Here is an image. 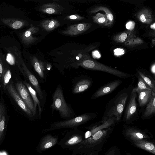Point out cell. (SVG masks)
Here are the masks:
<instances>
[{"label":"cell","instance_id":"6da1fadb","mask_svg":"<svg viewBox=\"0 0 155 155\" xmlns=\"http://www.w3.org/2000/svg\"><path fill=\"white\" fill-rule=\"evenodd\" d=\"M132 86L121 90L107 104L102 119V123L108 119L114 117L119 121L123 114L126 104L131 93Z\"/></svg>","mask_w":155,"mask_h":155},{"label":"cell","instance_id":"7a4b0ae2","mask_svg":"<svg viewBox=\"0 0 155 155\" xmlns=\"http://www.w3.org/2000/svg\"><path fill=\"white\" fill-rule=\"evenodd\" d=\"M97 115L94 113H87L68 120L54 122L50 125L42 133L52 130L66 128H72L82 125L95 118Z\"/></svg>","mask_w":155,"mask_h":155},{"label":"cell","instance_id":"3957f363","mask_svg":"<svg viewBox=\"0 0 155 155\" xmlns=\"http://www.w3.org/2000/svg\"><path fill=\"white\" fill-rule=\"evenodd\" d=\"M77 64L78 66H81L86 69L103 71L122 79L132 77V75L131 74L89 58L84 59L78 63Z\"/></svg>","mask_w":155,"mask_h":155},{"label":"cell","instance_id":"277c9868","mask_svg":"<svg viewBox=\"0 0 155 155\" xmlns=\"http://www.w3.org/2000/svg\"><path fill=\"white\" fill-rule=\"evenodd\" d=\"M52 108L58 111L61 118L66 119L73 115V113L70 107L66 102L64 97L61 87L58 86L52 97Z\"/></svg>","mask_w":155,"mask_h":155},{"label":"cell","instance_id":"5b68a950","mask_svg":"<svg viewBox=\"0 0 155 155\" xmlns=\"http://www.w3.org/2000/svg\"><path fill=\"white\" fill-rule=\"evenodd\" d=\"M15 88L20 97L34 116L36 112L35 110L34 102L25 84L21 81L17 82L15 84Z\"/></svg>","mask_w":155,"mask_h":155},{"label":"cell","instance_id":"8992f818","mask_svg":"<svg viewBox=\"0 0 155 155\" xmlns=\"http://www.w3.org/2000/svg\"><path fill=\"white\" fill-rule=\"evenodd\" d=\"M137 97L136 92H131L124 115L123 120L126 122H129L137 116Z\"/></svg>","mask_w":155,"mask_h":155},{"label":"cell","instance_id":"52a82bcc","mask_svg":"<svg viewBox=\"0 0 155 155\" xmlns=\"http://www.w3.org/2000/svg\"><path fill=\"white\" fill-rule=\"evenodd\" d=\"M17 66L23 74L28 80L32 86L35 89L40 99L42 100L44 98L43 94L36 77L28 70L23 61Z\"/></svg>","mask_w":155,"mask_h":155},{"label":"cell","instance_id":"ba28073f","mask_svg":"<svg viewBox=\"0 0 155 155\" xmlns=\"http://www.w3.org/2000/svg\"><path fill=\"white\" fill-rule=\"evenodd\" d=\"M7 90L10 96L21 109L29 117H34L31 111L27 107L17 92L13 83H11L7 87Z\"/></svg>","mask_w":155,"mask_h":155},{"label":"cell","instance_id":"9c48e42d","mask_svg":"<svg viewBox=\"0 0 155 155\" xmlns=\"http://www.w3.org/2000/svg\"><path fill=\"white\" fill-rule=\"evenodd\" d=\"M108 130H100L78 144L79 150L89 148L95 145L106 134Z\"/></svg>","mask_w":155,"mask_h":155},{"label":"cell","instance_id":"30bf717a","mask_svg":"<svg viewBox=\"0 0 155 155\" xmlns=\"http://www.w3.org/2000/svg\"><path fill=\"white\" fill-rule=\"evenodd\" d=\"M122 83L120 80L110 81L98 89L92 95L91 99H95L109 94L117 89Z\"/></svg>","mask_w":155,"mask_h":155},{"label":"cell","instance_id":"8fae6325","mask_svg":"<svg viewBox=\"0 0 155 155\" xmlns=\"http://www.w3.org/2000/svg\"><path fill=\"white\" fill-rule=\"evenodd\" d=\"M6 59L10 64L17 66L20 64L23 61L20 51L16 46L7 48Z\"/></svg>","mask_w":155,"mask_h":155},{"label":"cell","instance_id":"7c38bea8","mask_svg":"<svg viewBox=\"0 0 155 155\" xmlns=\"http://www.w3.org/2000/svg\"><path fill=\"white\" fill-rule=\"evenodd\" d=\"M91 26V24L88 23L74 24L68 27L62 32L64 35H76L85 32L89 29Z\"/></svg>","mask_w":155,"mask_h":155},{"label":"cell","instance_id":"4fadbf2b","mask_svg":"<svg viewBox=\"0 0 155 155\" xmlns=\"http://www.w3.org/2000/svg\"><path fill=\"white\" fill-rule=\"evenodd\" d=\"M39 31V28L38 27L31 24L30 27L20 35V38L22 43L28 45L35 42L38 38L34 37L33 35L38 32Z\"/></svg>","mask_w":155,"mask_h":155},{"label":"cell","instance_id":"5bb4252c","mask_svg":"<svg viewBox=\"0 0 155 155\" xmlns=\"http://www.w3.org/2000/svg\"><path fill=\"white\" fill-rule=\"evenodd\" d=\"M2 23L12 28L17 29L28 25L26 20L15 18H8L1 19Z\"/></svg>","mask_w":155,"mask_h":155},{"label":"cell","instance_id":"9a60e30c","mask_svg":"<svg viewBox=\"0 0 155 155\" xmlns=\"http://www.w3.org/2000/svg\"><path fill=\"white\" fill-rule=\"evenodd\" d=\"M63 9L61 5L54 2L44 4L40 8V10L42 12L50 14H60Z\"/></svg>","mask_w":155,"mask_h":155},{"label":"cell","instance_id":"2e32d148","mask_svg":"<svg viewBox=\"0 0 155 155\" xmlns=\"http://www.w3.org/2000/svg\"><path fill=\"white\" fill-rule=\"evenodd\" d=\"M141 117L142 119H147L152 117L155 114V92L152 91L151 98Z\"/></svg>","mask_w":155,"mask_h":155},{"label":"cell","instance_id":"e0dca14e","mask_svg":"<svg viewBox=\"0 0 155 155\" xmlns=\"http://www.w3.org/2000/svg\"><path fill=\"white\" fill-rule=\"evenodd\" d=\"M115 118L111 117L108 119L103 122V124L98 126L90 130L87 131L85 134V139H87L98 131L107 128L116 122Z\"/></svg>","mask_w":155,"mask_h":155},{"label":"cell","instance_id":"ac0fdd59","mask_svg":"<svg viewBox=\"0 0 155 155\" xmlns=\"http://www.w3.org/2000/svg\"><path fill=\"white\" fill-rule=\"evenodd\" d=\"M58 138L50 134L44 136L42 139L39 145L41 150H45L54 145L57 143Z\"/></svg>","mask_w":155,"mask_h":155},{"label":"cell","instance_id":"d6986e66","mask_svg":"<svg viewBox=\"0 0 155 155\" xmlns=\"http://www.w3.org/2000/svg\"><path fill=\"white\" fill-rule=\"evenodd\" d=\"M30 61L35 71L42 79L45 78V68L43 62L34 56L30 58Z\"/></svg>","mask_w":155,"mask_h":155},{"label":"cell","instance_id":"ffe728a7","mask_svg":"<svg viewBox=\"0 0 155 155\" xmlns=\"http://www.w3.org/2000/svg\"><path fill=\"white\" fill-rule=\"evenodd\" d=\"M138 95L139 105L142 107L146 105L150 101L152 91L147 89L139 91L136 92Z\"/></svg>","mask_w":155,"mask_h":155},{"label":"cell","instance_id":"44dd1931","mask_svg":"<svg viewBox=\"0 0 155 155\" xmlns=\"http://www.w3.org/2000/svg\"><path fill=\"white\" fill-rule=\"evenodd\" d=\"M137 16L140 21L145 24H150L153 21L152 12L148 8H144L140 10Z\"/></svg>","mask_w":155,"mask_h":155},{"label":"cell","instance_id":"7402d4cb","mask_svg":"<svg viewBox=\"0 0 155 155\" xmlns=\"http://www.w3.org/2000/svg\"><path fill=\"white\" fill-rule=\"evenodd\" d=\"M1 117L0 120V143L2 140L5 127L6 117L7 116L5 106L2 101L0 102Z\"/></svg>","mask_w":155,"mask_h":155},{"label":"cell","instance_id":"603a6c76","mask_svg":"<svg viewBox=\"0 0 155 155\" xmlns=\"http://www.w3.org/2000/svg\"><path fill=\"white\" fill-rule=\"evenodd\" d=\"M91 80L84 79L78 81L75 84L73 90L74 94L82 92L88 89L92 84Z\"/></svg>","mask_w":155,"mask_h":155},{"label":"cell","instance_id":"cb8c5ba5","mask_svg":"<svg viewBox=\"0 0 155 155\" xmlns=\"http://www.w3.org/2000/svg\"><path fill=\"white\" fill-rule=\"evenodd\" d=\"M135 37L134 31L127 30L114 36L113 39L117 42L124 43L130 39Z\"/></svg>","mask_w":155,"mask_h":155},{"label":"cell","instance_id":"d4e9b609","mask_svg":"<svg viewBox=\"0 0 155 155\" xmlns=\"http://www.w3.org/2000/svg\"><path fill=\"white\" fill-rule=\"evenodd\" d=\"M23 82L28 89L33 100L34 106V109L35 112H36L37 106V105H38L39 115L40 117L42 111V109L40 103L37 96L36 92L32 87L31 86L25 81H24Z\"/></svg>","mask_w":155,"mask_h":155},{"label":"cell","instance_id":"484cf974","mask_svg":"<svg viewBox=\"0 0 155 155\" xmlns=\"http://www.w3.org/2000/svg\"><path fill=\"white\" fill-rule=\"evenodd\" d=\"M137 71L138 74L151 89L152 91L155 92V79L146 72L139 69L137 70Z\"/></svg>","mask_w":155,"mask_h":155},{"label":"cell","instance_id":"4316f807","mask_svg":"<svg viewBox=\"0 0 155 155\" xmlns=\"http://www.w3.org/2000/svg\"><path fill=\"white\" fill-rule=\"evenodd\" d=\"M126 134L134 141L143 140L147 137L144 134L137 130L130 128L126 131Z\"/></svg>","mask_w":155,"mask_h":155},{"label":"cell","instance_id":"83f0119b","mask_svg":"<svg viewBox=\"0 0 155 155\" xmlns=\"http://www.w3.org/2000/svg\"><path fill=\"white\" fill-rule=\"evenodd\" d=\"M40 24L41 27L48 31L53 30L60 25L58 21L53 19L44 20L41 21Z\"/></svg>","mask_w":155,"mask_h":155},{"label":"cell","instance_id":"f1b7e54d","mask_svg":"<svg viewBox=\"0 0 155 155\" xmlns=\"http://www.w3.org/2000/svg\"><path fill=\"white\" fill-rule=\"evenodd\" d=\"M134 143L137 147L155 154V147L153 143L143 140L134 141Z\"/></svg>","mask_w":155,"mask_h":155},{"label":"cell","instance_id":"f546056e","mask_svg":"<svg viewBox=\"0 0 155 155\" xmlns=\"http://www.w3.org/2000/svg\"><path fill=\"white\" fill-rule=\"evenodd\" d=\"M100 11H104L105 13L108 21L109 26H111L114 21V16L111 11L107 7L102 6H97L91 10L90 13H94Z\"/></svg>","mask_w":155,"mask_h":155},{"label":"cell","instance_id":"4dcf8cb0","mask_svg":"<svg viewBox=\"0 0 155 155\" xmlns=\"http://www.w3.org/2000/svg\"><path fill=\"white\" fill-rule=\"evenodd\" d=\"M11 78V73L10 69L8 68H4L0 82L3 88L5 90H6L7 87L10 84Z\"/></svg>","mask_w":155,"mask_h":155},{"label":"cell","instance_id":"1f68e13d","mask_svg":"<svg viewBox=\"0 0 155 155\" xmlns=\"http://www.w3.org/2000/svg\"><path fill=\"white\" fill-rule=\"evenodd\" d=\"M92 17L95 23L101 25L109 27L108 21L106 14L99 13Z\"/></svg>","mask_w":155,"mask_h":155},{"label":"cell","instance_id":"d6a6232c","mask_svg":"<svg viewBox=\"0 0 155 155\" xmlns=\"http://www.w3.org/2000/svg\"><path fill=\"white\" fill-rule=\"evenodd\" d=\"M137 76L138 79L137 85V87L132 89L131 91V92H136L139 91L144 89H147L152 91L151 89L139 75L138 74Z\"/></svg>","mask_w":155,"mask_h":155},{"label":"cell","instance_id":"836d02e7","mask_svg":"<svg viewBox=\"0 0 155 155\" xmlns=\"http://www.w3.org/2000/svg\"><path fill=\"white\" fill-rule=\"evenodd\" d=\"M83 140L82 136L79 135L75 134L71 137L64 143L66 146H71L78 144Z\"/></svg>","mask_w":155,"mask_h":155},{"label":"cell","instance_id":"e575fe53","mask_svg":"<svg viewBox=\"0 0 155 155\" xmlns=\"http://www.w3.org/2000/svg\"><path fill=\"white\" fill-rule=\"evenodd\" d=\"M144 41L139 37L132 38L124 43V44L127 46L134 47L143 44Z\"/></svg>","mask_w":155,"mask_h":155},{"label":"cell","instance_id":"d590c367","mask_svg":"<svg viewBox=\"0 0 155 155\" xmlns=\"http://www.w3.org/2000/svg\"><path fill=\"white\" fill-rule=\"evenodd\" d=\"M135 25V22L133 21H128L126 25V28L128 30L133 31Z\"/></svg>","mask_w":155,"mask_h":155},{"label":"cell","instance_id":"8d00e7d4","mask_svg":"<svg viewBox=\"0 0 155 155\" xmlns=\"http://www.w3.org/2000/svg\"><path fill=\"white\" fill-rule=\"evenodd\" d=\"M66 18L72 20H81L84 19V17L80 16L78 15H73L67 16Z\"/></svg>","mask_w":155,"mask_h":155},{"label":"cell","instance_id":"74e56055","mask_svg":"<svg viewBox=\"0 0 155 155\" xmlns=\"http://www.w3.org/2000/svg\"><path fill=\"white\" fill-rule=\"evenodd\" d=\"M124 53V50L122 49L117 48L114 50V54L117 56H119L122 55Z\"/></svg>","mask_w":155,"mask_h":155},{"label":"cell","instance_id":"f35d334b","mask_svg":"<svg viewBox=\"0 0 155 155\" xmlns=\"http://www.w3.org/2000/svg\"><path fill=\"white\" fill-rule=\"evenodd\" d=\"M4 68L3 67V63L0 56V81L3 72Z\"/></svg>","mask_w":155,"mask_h":155},{"label":"cell","instance_id":"ab89813d","mask_svg":"<svg viewBox=\"0 0 155 155\" xmlns=\"http://www.w3.org/2000/svg\"><path fill=\"white\" fill-rule=\"evenodd\" d=\"M150 71L152 74H153L154 78H155V64H153L151 66L150 68Z\"/></svg>","mask_w":155,"mask_h":155},{"label":"cell","instance_id":"60d3db41","mask_svg":"<svg viewBox=\"0 0 155 155\" xmlns=\"http://www.w3.org/2000/svg\"><path fill=\"white\" fill-rule=\"evenodd\" d=\"M151 28L153 29H155V23H154L153 25H152L151 26Z\"/></svg>","mask_w":155,"mask_h":155},{"label":"cell","instance_id":"b9f144b4","mask_svg":"<svg viewBox=\"0 0 155 155\" xmlns=\"http://www.w3.org/2000/svg\"><path fill=\"white\" fill-rule=\"evenodd\" d=\"M0 117H1V114H0Z\"/></svg>","mask_w":155,"mask_h":155},{"label":"cell","instance_id":"7bdbcfd3","mask_svg":"<svg viewBox=\"0 0 155 155\" xmlns=\"http://www.w3.org/2000/svg\"><path fill=\"white\" fill-rule=\"evenodd\" d=\"M92 155V154H90V155Z\"/></svg>","mask_w":155,"mask_h":155}]
</instances>
